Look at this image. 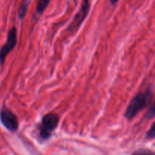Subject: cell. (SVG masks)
Masks as SVG:
<instances>
[{
	"label": "cell",
	"instance_id": "obj_1",
	"mask_svg": "<svg viewBox=\"0 0 155 155\" xmlns=\"http://www.w3.org/2000/svg\"><path fill=\"white\" fill-rule=\"evenodd\" d=\"M153 90L149 87L144 92H139L134 96L125 112V117L132 120L142 110L147 107L153 98Z\"/></svg>",
	"mask_w": 155,
	"mask_h": 155
},
{
	"label": "cell",
	"instance_id": "obj_2",
	"mask_svg": "<svg viewBox=\"0 0 155 155\" xmlns=\"http://www.w3.org/2000/svg\"><path fill=\"white\" fill-rule=\"evenodd\" d=\"M59 123V117L56 114L50 112L44 115L38 127L40 137L43 140H47L50 139L53 132L57 128Z\"/></svg>",
	"mask_w": 155,
	"mask_h": 155
},
{
	"label": "cell",
	"instance_id": "obj_3",
	"mask_svg": "<svg viewBox=\"0 0 155 155\" xmlns=\"http://www.w3.org/2000/svg\"><path fill=\"white\" fill-rule=\"evenodd\" d=\"M0 120L2 125L10 132H15L18 130V117L11 110L7 107H2L0 110Z\"/></svg>",
	"mask_w": 155,
	"mask_h": 155
},
{
	"label": "cell",
	"instance_id": "obj_4",
	"mask_svg": "<svg viewBox=\"0 0 155 155\" xmlns=\"http://www.w3.org/2000/svg\"><path fill=\"white\" fill-rule=\"evenodd\" d=\"M90 10V2L89 0H82L81 5L80 9L74 16V19L71 21L68 27V31L72 32L76 30L80 27L82 23L85 20L86 17L88 16Z\"/></svg>",
	"mask_w": 155,
	"mask_h": 155
},
{
	"label": "cell",
	"instance_id": "obj_5",
	"mask_svg": "<svg viewBox=\"0 0 155 155\" xmlns=\"http://www.w3.org/2000/svg\"><path fill=\"white\" fill-rule=\"evenodd\" d=\"M17 44V29L12 27L8 33L7 41L0 49V64H3L9 53L15 48Z\"/></svg>",
	"mask_w": 155,
	"mask_h": 155
},
{
	"label": "cell",
	"instance_id": "obj_6",
	"mask_svg": "<svg viewBox=\"0 0 155 155\" xmlns=\"http://www.w3.org/2000/svg\"><path fill=\"white\" fill-rule=\"evenodd\" d=\"M52 0H38L36 3V12L39 15H41L46 9Z\"/></svg>",
	"mask_w": 155,
	"mask_h": 155
},
{
	"label": "cell",
	"instance_id": "obj_7",
	"mask_svg": "<svg viewBox=\"0 0 155 155\" xmlns=\"http://www.w3.org/2000/svg\"><path fill=\"white\" fill-rule=\"evenodd\" d=\"M29 5V0H24V2L21 4V7L19 8V12H18V16H19L20 19H23L25 16L26 13L27 11V7Z\"/></svg>",
	"mask_w": 155,
	"mask_h": 155
},
{
	"label": "cell",
	"instance_id": "obj_8",
	"mask_svg": "<svg viewBox=\"0 0 155 155\" xmlns=\"http://www.w3.org/2000/svg\"><path fill=\"white\" fill-rule=\"evenodd\" d=\"M131 155H155V151L147 148H140L134 151Z\"/></svg>",
	"mask_w": 155,
	"mask_h": 155
},
{
	"label": "cell",
	"instance_id": "obj_9",
	"mask_svg": "<svg viewBox=\"0 0 155 155\" xmlns=\"http://www.w3.org/2000/svg\"><path fill=\"white\" fill-rule=\"evenodd\" d=\"M153 117H155V99L151 104L150 107H149L148 110H147V113H146L145 116H144V119L150 120L152 119Z\"/></svg>",
	"mask_w": 155,
	"mask_h": 155
},
{
	"label": "cell",
	"instance_id": "obj_10",
	"mask_svg": "<svg viewBox=\"0 0 155 155\" xmlns=\"http://www.w3.org/2000/svg\"><path fill=\"white\" fill-rule=\"evenodd\" d=\"M145 138L147 139H152L155 138V122L151 125L150 128L146 133Z\"/></svg>",
	"mask_w": 155,
	"mask_h": 155
},
{
	"label": "cell",
	"instance_id": "obj_11",
	"mask_svg": "<svg viewBox=\"0 0 155 155\" xmlns=\"http://www.w3.org/2000/svg\"><path fill=\"white\" fill-rule=\"evenodd\" d=\"M118 1L119 0H110V3H111V5H113L116 4V3L118 2Z\"/></svg>",
	"mask_w": 155,
	"mask_h": 155
}]
</instances>
